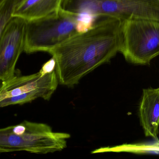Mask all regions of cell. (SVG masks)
<instances>
[{
  "label": "cell",
  "mask_w": 159,
  "mask_h": 159,
  "mask_svg": "<svg viewBox=\"0 0 159 159\" xmlns=\"http://www.w3.org/2000/svg\"><path fill=\"white\" fill-rule=\"evenodd\" d=\"M122 22L112 17L96 19L90 28L51 50L59 83L71 88L120 52Z\"/></svg>",
  "instance_id": "6da1fadb"
},
{
  "label": "cell",
  "mask_w": 159,
  "mask_h": 159,
  "mask_svg": "<svg viewBox=\"0 0 159 159\" xmlns=\"http://www.w3.org/2000/svg\"><path fill=\"white\" fill-rule=\"evenodd\" d=\"M94 22L63 8L57 15L26 22L24 52L48 53L74 35L90 28Z\"/></svg>",
  "instance_id": "7a4b0ae2"
},
{
  "label": "cell",
  "mask_w": 159,
  "mask_h": 159,
  "mask_svg": "<svg viewBox=\"0 0 159 159\" xmlns=\"http://www.w3.org/2000/svg\"><path fill=\"white\" fill-rule=\"evenodd\" d=\"M70 138L68 133L54 132L46 124L24 121L0 130V152L53 153L65 149Z\"/></svg>",
  "instance_id": "3957f363"
},
{
  "label": "cell",
  "mask_w": 159,
  "mask_h": 159,
  "mask_svg": "<svg viewBox=\"0 0 159 159\" xmlns=\"http://www.w3.org/2000/svg\"><path fill=\"white\" fill-rule=\"evenodd\" d=\"M62 8L94 21L105 17L159 21V0H64Z\"/></svg>",
  "instance_id": "277c9868"
},
{
  "label": "cell",
  "mask_w": 159,
  "mask_h": 159,
  "mask_svg": "<svg viewBox=\"0 0 159 159\" xmlns=\"http://www.w3.org/2000/svg\"><path fill=\"white\" fill-rule=\"evenodd\" d=\"M120 52L135 65H148L159 55V21L134 18L123 21Z\"/></svg>",
  "instance_id": "5b68a950"
},
{
  "label": "cell",
  "mask_w": 159,
  "mask_h": 159,
  "mask_svg": "<svg viewBox=\"0 0 159 159\" xmlns=\"http://www.w3.org/2000/svg\"><path fill=\"white\" fill-rule=\"evenodd\" d=\"M59 83L56 70L51 73H38L16 76L0 87V107L23 105L39 98L49 100Z\"/></svg>",
  "instance_id": "8992f818"
},
{
  "label": "cell",
  "mask_w": 159,
  "mask_h": 159,
  "mask_svg": "<svg viewBox=\"0 0 159 159\" xmlns=\"http://www.w3.org/2000/svg\"><path fill=\"white\" fill-rule=\"evenodd\" d=\"M26 21L13 17L0 33V80L6 82L15 76L16 66L25 50Z\"/></svg>",
  "instance_id": "52a82bcc"
},
{
  "label": "cell",
  "mask_w": 159,
  "mask_h": 159,
  "mask_svg": "<svg viewBox=\"0 0 159 159\" xmlns=\"http://www.w3.org/2000/svg\"><path fill=\"white\" fill-rule=\"evenodd\" d=\"M64 0H16L12 17L27 22L58 15Z\"/></svg>",
  "instance_id": "ba28073f"
},
{
  "label": "cell",
  "mask_w": 159,
  "mask_h": 159,
  "mask_svg": "<svg viewBox=\"0 0 159 159\" xmlns=\"http://www.w3.org/2000/svg\"><path fill=\"white\" fill-rule=\"evenodd\" d=\"M140 122L145 135L158 139L159 126V87L143 91L139 108Z\"/></svg>",
  "instance_id": "9c48e42d"
},
{
  "label": "cell",
  "mask_w": 159,
  "mask_h": 159,
  "mask_svg": "<svg viewBox=\"0 0 159 159\" xmlns=\"http://www.w3.org/2000/svg\"><path fill=\"white\" fill-rule=\"evenodd\" d=\"M130 152L136 154H159V140L152 142L124 144L114 147H105L97 149L92 153L101 152Z\"/></svg>",
  "instance_id": "30bf717a"
},
{
  "label": "cell",
  "mask_w": 159,
  "mask_h": 159,
  "mask_svg": "<svg viewBox=\"0 0 159 159\" xmlns=\"http://www.w3.org/2000/svg\"><path fill=\"white\" fill-rule=\"evenodd\" d=\"M16 0H0V33L11 20Z\"/></svg>",
  "instance_id": "8fae6325"
},
{
  "label": "cell",
  "mask_w": 159,
  "mask_h": 159,
  "mask_svg": "<svg viewBox=\"0 0 159 159\" xmlns=\"http://www.w3.org/2000/svg\"><path fill=\"white\" fill-rule=\"evenodd\" d=\"M56 61L53 57H52L51 59L43 66L42 67L40 70L39 72L43 74L51 73L56 70Z\"/></svg>",
  "instance_id": "7c38bea8"
}]
</instances>
